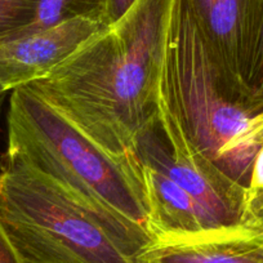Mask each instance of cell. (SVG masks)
<instances>
[{
    "label": "cell",
    "instance_id": "7a4b0ae2",
    "mask_svg": "<svg viewBox=\"0 0 263 263\" xmlns=\"http://www.w3.org/2000/svg\"><path fill=\"white\" fill-rule=\"evenodd\" d=\"M7 132L4 160L36 169L111 226L154 244L136 154L106 151L30 85L11 90Z\"/></svg>",
    "mask_w": 263,
    "mask_h": 263
},
{
    "label": "cell",
    "instance_id": "2e32d148",
    "mask_svg": "<svg viewBox=\"0 0 263 263\" xmlns=\"http://www.w3.org/2000/svg\"><path fill=\"white\" fill-rule=\"evenodd\" d=\"M0 263H22L0 226Z\"/></svg>",
    "mask_w": 263,
    "mask_h": 263
},
{
    "label": "cell",
    "instance_id": "e0dca14e",
    "mask_svg": "<svg viewBox=\"0 0 263 263\" xmlns=\"http://www.w3.org/2000/svg\"><path fill=\"white\" fill-rule=\"evenodd\" d=\"M8 93H11V92H8V90L4 89L3 87H0V98L7 97V96H8Z\"/></svg>",
    "mask_w": 263,
    "mask_h": 263
},
{
    "label": "cell",
    "instance_id": "3957f363",
    "mask_svg": "<svg viewBox=\"0 0 263 263\" xmlns=\"http://www.w3.org/2000/svg\"><path fill=\"white\" fill-rule=\"evenodd\" d=\"M160 98L192 145L247 189L263 145L254 125L263 96L223 71L190 0H176L172 11Z\"/></svg>",
    "mask_w": 263,
    "mask_h": 263
},
{
    "label": "cell",
    "instance_id": "8fae6325",
    "mask_svg": "<svg viewBox=\"0 0 263 263\" xmlns=\"http://www.w3.org/2000/svg\"><path fill=\"white\" fill-rule=\"evenodd\" d=\"M244 82L253 92L263 96V2L257 26L248 49Z\"/></svg>",
    "mask_w": 263,
    "mask_h": 263
},
{
    "label": "cell",
    "instance_id": "9a60e30c",
    "mask_svg": "<svg viewBox=\"0 0 263 263\" xmlns=\"http://www.w3.org/2000/svg\"><path fill=\"white\" fill-rule=\"evenodd\" d=\"M133 3H135V0H107V9H106L105 17L106 25H111L118 21Z\"/></svg>",
    "mask_w": 263,
    "mask_h": 263
},
{
    "label": "cell",
    "instance_id": "8992f818",
    "mask_svg": "<svg viewBox=\"0 0 263 263\" xmlns=\"http://www.w3.org/2000/svg\"><path fill=\"white\" fill-rule=\"evenodd\" d=\"M105 26L100 20L75 18L40 31L21 27L0 34V87L11 92L42 79Z\"/></svg>",
    "mask_w": 263,
    "mask_h": 263
},
{
    "label": "cell",
    "instance_id": "7c38bea8",
    "mask_svg": "<svg viewBox=\"0 0 263 263\" xmlns=\"http://www.w3.org/2000/svg\"><path fill=\"white\" fill-rule=\"evenodd\" d=\"M39 0H0V34L32 22Z\"/></svg>",
    "mask_w": 263,
    "mask_h": 263
},
{
    "label": "cell",
    "instance_id": "5b68a950",
    "mask_svg": "<svg viewBox=\"0 0 263 263\" xmlns=\"http://www.w3.org/2000/svg\"><path fill=\"white\" fill-rule=\"evenodd\" d=\"M135 154L168 174L195 199L212 229L241 227L245 191L197 150L160 98L155 121L135 142Z\"/></svg>",
    "mask_w": 263,
    "mask_h": 263
},
{
    "label": "cell",
    "instance_id": "6da1fadb",
    "mask_svg": "<svg viewBox=\"0 0 263 263\" xmlns=\"http://www.w3.org/2000/svg\"><path fill=\"white\" fill-rule=\"evenodd\" d=\"M176 0H135L128 11L30 87L115 156L135 154L155 121Z\"/></svg>",
    "mask_w": 263,
    "mask_h": 263
},
{
    "label": "cell",
    "instance_id": "9c48e42d",
    "mask_svg": "<svg viewBox=\"0 0 263 263\" xmlns=\"http://www.w3.org/2000/svg\"><path fill=\"white\" fill-rule=\"evenodd\" d=\"M141 263H263V231L216 230L173 241H154Z\"/></svg>",
    "mask_w": 263,
    "mask_h": 263
},
{
    "label": "cell",
    "instance_id": "ac0fdd59",
    "mask_svg": "<svg viewBox=\"0 0 263 263\" xmlns=\"http://www.w3.org/2000/svg\"><path fill=\"white\" fill-rule=\"evenodd\" d=\"M7 97L0 98V115H2V110H3V105H4V101H6Z\"/></svg>",
    "mask_w": 263,
    "mask_h": 263
},
{
    "label": "cell",
    "instance_id": "52a82bcc",
    "mask_svg": "<svg viewBox=\"0 0 263 263\" xmlns=\"http://www.w3.org/2000/svg\"><path fill=\"white\" fill-rule=\"evenodd\" d=\"M190 2L211 50L223 71L245 84V61L263 0Z\"/></svg>",
    "mask_w": 263,
    "mask_h": 263
},
{
    "label": "cell",
    "instance_id": "5bb4252c",
    "mask_svg": "<svg viewBox=\"0 0 263 263\" xmlns=\"http://www.w3.org/2000/svg\"><path fill=\"white\" fill-rule=\"evenodd\" d=\"M263 189V145L258 151L255 160L253 163L252 174H250L249 184L247 187V194L255 192Z\"/></svg>",
    "mask_w": 263,
    "mask_h": 263
},
{
    "label": "cell",
    "instance_id": "ba28073f",
    "mask_svg": "<svg viewBox=\"0 0 263 263\" xmlns=\"http://www.w3.org/2000/svg\"><path fill=\"white\" fill-rule=\"evenodd\" d=\"M148 203V231L154 241H173L214 231L194 197L153 164L140 161Z\"/></svg>",
    "mask_w": 263,
    "mask_h": 263
},
{
    "label": "cell",
    "instance_id": "277c9868",
    "mask_svg": "<svg viewBox=\"0 0 263 263\" xmlns=\"http://www.w3.org/2000/svg\"><path fill=\"white\" fill-rule=\"evenodd\" d=\"M0 226L22 263H141L151 247L36 169L2 160Z\"/></svg>",
    "mask_w": 263,
    "mask_h": 263
},
{
    "label": "cell",
    "instance_id": "4fadbf2b",
    "mask_svg": "<svg viewBox=\"0 0 263 263\" xmlns=\"http://www.w3.org/2000/svg\"><path fill=\"white\" fill-rule=\"evenodd\" d=\"M241 227L254 231H263V189L255 192H245Z\"/></svg>",
    "mask_w": 263,
    "mask_h": 263
},
{
    "label": "cell",
    "instance_id": "30bf717a",
    "mask_svg": "<svg viewBox=\"0 0 263 263\" xmlns=\"http://www.w3.org/2000/svg\"><path fill=\"white\" fill-rule=\"evenodd\" d=\"M107 0H39L35 17L27 31H40L75 18L100 20L103 24Z\"/></svg>",
    "mask_w": 263,
    "mask_h": 263
}]
</instances>
